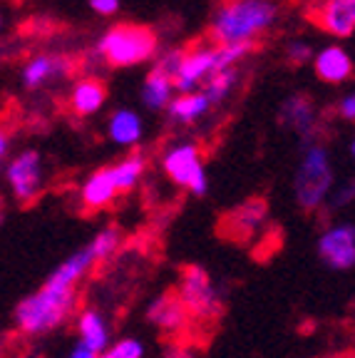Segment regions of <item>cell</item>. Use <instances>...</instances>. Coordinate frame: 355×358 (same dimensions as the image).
I'll list each match as a JSON object with an SVG mask.
<instances>
[{
    "instance_id": "obj_10",
    "label": "cell",
    "mask_w": 355,
    "mask_h": 358,
    "mask_svg": "<svg viewBox=\"0 0 355 358\" xmlns=\"http://www.w3.org/2000/svg\"><path fill=\"white\" fill-rule=\"evenodd\" d=\"M278 120L281 124H286L289 129H294L296 134H300L308 142H316L318 132V112H316V105L305 95H291L281 102V110H278Z\"/></svg>"
},
{
    "instance_id": "obj_4",
    "label": "cell",
    "mask_w": 355,
    "mask_h": 358,
    "mask_svg": "<svg viewBox=\"0 0 355 358\" xmlns=\"http://www.w3.org/2000/svg\"><path fill=\"white\" fill-rule=\"evenodd\" d=\"M335 187V169L331 152L323 142H308L303 147L294 172V199L305 212H316L328 201Z\"/></svg>"
},
{
    "instance_id": "obj_19",
    "label": "cell",
    "mask_w": 355,
    "mask_h": 358,
    "mask_svg": "<svg viewBox=\"0 0 355 358\" xmlns=\"http://www.w3.org/2000/svg\"><path fill=\"white\" fill-rule=\"evenodd\" d=\"M92 266H94L92 257H89V252L82 246V249H78V252L70 254L65 262L57 264V266L52 268V274L48 276V281H50V284L62 286V289H75V291H78L80 281L89 274V268H92Z\"/></svg>"
},
{
    "instance_id": "obj_18",
    "label": "cell",
    "mask_w": 355,
    "mask_h": 358,
    "mask_svg": "<svg viewBox=\"0 0 355 358\" xmlns=\"http://www.w3.org/2000/svg\"><path fill=\"white\" fill-rule=\"evenodd\" d=\"M105 102H107V87L97 78L78 80L73 92H70V110L78 117H92V115H97L105 107Z\"/></svg>"
},
{
    "instance_id": "obj_23",
    "label": "cell",
    "mask_w": 355,
    "mask_h": 358,
    "mask_svg": "<svg viewBox=\"0 0 355 358\" xmlns=\"http://www.w3.org/2000/svg\"><path fill=\"white\" fill-rule=\"evenodd\" d=\"M145 169H147V157L134 152L129 157H122L119 162L110 164V172L112 179H115V187L117 192H132L139 187L142 177H145Z\"/></svg>"
},
{
    "instance_id": "obj_31",
    "label": "cell",
    "mask_w": 355,
    "mask_h": 358,
    "mask_svg": "<svg viewBox=\"0 0 355 358\" xmlns=\"http://www.w3.org/2000/svg\"><path fill=\"white\" fill-rule=\"evenodd\" d=\"M335 110H338V117H343L345 122H353L355 120V95L353 92H345V95L338 100V105H335Z\"/></svg>"
},
{
    "instance_id": "obj_26",
    "label": "cell",
    "mask_w": 355,
    "mask_h": 358,
    "mask_svg": "<svg viewBox=\"0 0 355 358\" xmlns=\"http://www.w3.org/2000/svg\"><path fill=\"white\" fill-rule=\"evenodd\" d=\"M145 353L147 348L142 338H137V336H122V338L112 341L97 358H145Z\"/></svg>"
},
{
    "instance_id": "obj_3",
    "label": "cell",
    "mask_w": 355,
    "mask_h": 358,
    "mask_svg": "<svg viewBox=\"0 0 355 358\" xmlns=\"http://www.w3.org/2000/svg\"><path fill=\"white\" fill-rule=\"evenodd\" d=\"M251 50H254V45L241 43V45H199L194 50L184 52L177 73L172 75L174 95H187V92L201 90V85L211 75L219 73V70L236 67Z\"/></svg>"
},
{
    "instance_id": "obj_32",
    "label": "cell",
    "mask_w": 355,
    "mask_h": 358,
    "mask_svg": "<svg viewBox=\"0 0 355 358\" xmlns=\"http://www.w3.org/2000/svg\"><path fill=\"white\" fill-rule=\"evenodd\" d=\"M65 358H97L92 351H87L85 346H80V343H73L70 346V351H67V356Z\"/></svg>"
},
{
    "instance_id": "obj_30",
    "label": "cell",
    "mask_w": 355,
    "mask_h": 358,
    "mask_svg": "<svg viewBox=\"0 0 355 358\" xmlns=\"http://www.w3.org/2000/svg\"><path fill=\"white\" fill-rule=\"evenodd\" d=\"M89 3V10L94 13V15L100 17H112L119 13V8H122V0H87Z\"/></svg>"
},
{
    "instance_id": "obj_34",
    "label": "cell",
    "mask_w": 355,
    "mask_h": 358,
    "mask_svg": "<svg viewBox=\"0 0 355 358\" xmlns=\"http://www.w3.org/2000/svg\"><path fill=\"white\" fill-rule=\"evenodd\" d=\"M169 358H194V353L189 351V348H172Z\"/></svg>"
},
{
    "instance_id": "obj_33",
    "label": "cell",
    "mask_w": 355,
    "mask_h": 358,
    "mask_svg": "<svg viewBox=\"0 0 355 358\" xmlns=\"http://www.w3.org/2000/svg\"><path fill=\"white\" fill-rule=\"evenodd\" d=\"M8 152H10V134L0 127V164H3V159L8 157Z\"/></svg>"
},
{
    "instance_id": "obj_1",
    "label": "cell",
    "mask_w": 355,
    "mask_h": 358,
    "mask_svg": "<svg viewBox=\"0 0 355 358\" xmlns=\"http://www.w3.org/2000/svg\"><path fill=\"white\" fill-rule=\"evenodd\" d=\"M276 0H222L211 13L214 45H254L278 22Z\"/></svg>"
},
{
    "instance_id": "obj_6",
    "label": "cell",
    "mask_w": 355,
    "mask_h": 358,
    "mask_svg": "<svg viewBox=\"0 0 355 358\" xmlns=\"http://www.w3.org/2000/svg\"><path fill=\"white\" fill-rule=\"evenodd\" d=\"M161 169L172 185L184 187L189 194L206 196L209 192V174H206L201 150L196 142L179 140L161 152Z\"/></svg>"
},
{
    "instance_id": "obj_9",
    "label": "cell",
    "mask_w": 355,
    "mask_h": 358,
    "mask_svg": "<svg viewBox=\"0 0 355 358\" xmlns=\"http://www.w3.org/2000/svg\"><path fill=\"white\" fill-rule=\"evenodd\" d=\"M316 252L333 271H350L355 266V227L353 222H335L318 234Z\"/></svg>"
},
{
    "instance_id": "obj_22",
    "label": "cell",
    "mask_w": 355,
    "mask_h": 358,
    "mask_svg": "<svg viewBox=\"0 0 355 358\" xmlns=\"http://www.w3.org/2000/svg\"><path fill=\"white\" fill-rule=\"evenodd\" d=\"M266 217H268L266 204H263L261 199H249V201H244L241 207L233 209V214L229 217V224H231V229L236 231V234L251 236L263 229Z\"/></svg>"
},
{
    "instance_id": "obj_2",
    "label": "cell",
    "mask_w": 355,
    "mask_h": 358,
    "mask_svg": "<svg viewBox=\"0 0 355 358\" xmlns=\"http://www.w3.org/2000/svg\"><path fill=\"white\" fill-rule=\"evenodd\" d=\"M78 308V291L62 289L45 281L35 294L25 296L15 306V329L25 336H45L60 329Z\"/></svg>"
},
{
    "instance_id": "obj_17",
    "label": "cell",
    "mask_w": 355,
    "mask_h": 358,
    "mask_svg": "<svg viewBox=\"0 0 355 358\" xmlns=\"http://www.w3.org/2000/svg\"><path fill=\"white\" fill-rule=\"evenodd\" d=\"M73 70V65L65 60V57L55 55H35L30 57L25 65H22L20 80L28 90H40L43 85L52 83L57 78H65L67 73Z\"/></svg>"
},
{
    "instance_id": "obj_15",
    "label": "cell",
    "mask_w": 355,
    "mask_h": 358,
    "mask_svg": "<svg viewBox=\"0 0 355 358\" xmlns=\"http://www.w3.org/2000/svg\"><path fill=\"white\" fill-rule=\"evenodd\" d=\"M147 321H150L154 329L164 331V334H182L189 326V313L182 306L177 296H157L154 301L147 306Z\"/></svg>"
},
{
    "instance_id": "obj_27",
    "label": "cell",
    "mask_w": 355,
    "mask_h": 358,
    "mask_svg": "<svg viewBox=\"0 0 355 358\" xmlns=\"http://www.w3.org/2000/svg\"><path fill=\"white\" fill-rule=\"evenodd\" d=\"M313 48L308 40H291L289 45H286V57H289V62H294V65H305V62L313 60Z\"/></svg>"
},
{
    "instance_id": "obj_36",
    "label": "cell",
    "mask_w": 355,
    "mask_h": 358,
    "mask_svg": "<svg viewBox=\"0 0 355 358\" xmlns=\"http://www.w3.org/2000/svg\"><path fill=\"white\" fill-rule=\"evenodd\" d=\"M3 25H6V17H3V10H0V30H3Z\"/></svg>"
},
{
    "instance_id": "obj_25",
    "label": "cell",
    "mask_w": 355,
    "mask_h": 358,
    "mask_svg": "<svg viewBox=\"0 0 355 358\" xmlns=\"http://www.w3.org/2000/svg\"><path fill=\"white\" fill-rule=\"evenodd\" d=\"M119 244H122L119 229H117V227H105V229H100L87 244H85V249L89 252V257H92L94 264H100V262H105V259L115 257Z\"/></svg>"
},
{
    "instance_id": "obj_21",
    "label": "cell",
    "mask_w": 355,
    "mask_h": 358,
    "mask_svg": "<svg viewBox=\"0 0 355 358\" xmlns=\"http://www.w3.org/2000/svg\"><path fill=\"white\" fill-rule=\"evenodd\" d=\"M174 97V85L167 73H161L159 67H152L142 83V105L150 112H164Z\"/></svg>"
},
{
    "instance_id": "obj_29",
    "label": "cell",
    "mask_w": 355,
    "mask_h": 358,
    "mask_svg": "<svg viewBox=\"0 0 355 358\" xmlns=\"http://www.w3.org/2000/svg\"><path fill=\"white\" fill-rule=\"evenodd\" d=\"M353 194H355L353 182H345V185H340V187H333V192H331L326 204H331L333 209H343L353 201Z\"/></svg>"
},
{
    "instance_id": "obj_13",
    "label": "cell",
    "mask_w": 355,
    "mask_h": 358,
    "mask_svg": "<svg viewBox=\"0 0 355 358\" xmlns=\"http://www.w3.org/2000/svg\"><path fill=\"white\" fill-rule=\"evenodd\" d=\"M107 140L117 147H137L145 140V120L132 107H117L105 124Z\"/></svg>"
},
{
    "instance_id": "obj_11",
    "label": "cell",
    "mask_w": 355,
    "mask_h": 358,
    "mask_svg": "<svg viewBox=\"0 0 355 358\" xmlns=\"http://www.w3.org/2000/svg\"><path fill=\"white\" fill-rule=\"evenodd\" d=\"M313 73L326 85H343L353 78V57L343 45H326L313 52Z\"/></svg>"
},
{
    "instance_id": "obj_20",
    "label": "cell",
    "mask_w": 355,
    "mask_h": 358,
    "mask_svg": "<svg viewBox=\"0 0 355 358\" xmlns=\"http://www.w3.org/2000/svg\"><path fill=\"white\" fill-rule=\"evenodd\" d=\"M209 110L211 102L206 100L201 90H196V92H187V95H174L164 112L174 124H194L204 120Z\"/></svg>"
},
{
    "instance_id": "obj_14",
    "label": "cell",
    "mask_w": 355,
    "mask_h": 358,
    "mask_svg": "<svg viewBox=\"0 0 355 358\" xmlns=\"http://www.w3.org/2000/svg\"><path fill=\"white\" fill-rule=\"evenodd\" d=\"M316 22L333 38H353L355 33V0H323Z\"/></svg>"
},
{
    "instance_id": "obj_37",
    "label": "cell",
    "mask_w": 355,
    "mask_h": 358,
    "mask_svg": "<svg viewBox=\"0 0 355 358\" xmlns=\"http://www.w3.org/2000/svg\"><path fill=\"white\" fill-rule=\"evenodd\" d=\"M331 358H348V356H331Z\"/></svg>"
},
{
    "instance_id": "obj_8",
    "label": "cell",
    "mask_w": 355,
    "mask_h": 358,
    "mask_svg": "<svg viewBox=\"0 0 355 358\" xmlns=\"http://www.w3.org/2000/svg\"><path fill=\"white\" fill-rule=\"evenodd\" d=\"M179 301L187 308V313L194 316H204L211 319L222 311V294H219L217 284L211 281V276L206 274V268L201 266H187L179 281Z\"/></svg>"
},
{
    "instance_id": "obj_5",
    "label": "cell",
    "mask_w": 355,
    "mask_h": 358,
    "mask_svg": "<svg viewBox=\"0 0 355 358\" xmlns=\"http://www.w3.org/2000/svg\"><path fill=\"white\" fill-rule=\"evenodd\" d=\"M159 50V40L145 25L119 22L110 28L97 43V52L110 67H137L142 62L154 60Z\"/></svg>"
},
{
    "instance_id": "obj_35",
    "label": "cell",
    "mask_w": 355,
    "mask_h": 358,
    "mask_svg": "<svg viewBox=\"0 0 355 358\" xmlns=\"http://www.w3.org/2000/svg\"><path fill=\"white\" fill-rule=\"evenodd\" d=\"M348 155H350V157H355V142H353V140L348 142Z\"/></svg>"
},
{
    "instance_id": "obj_7",
    "label": "cell",
    "mask_w": 355,
    "mask_h": 358,
    "mask_svg": "<svg viewBox=\"0 0 355 358\" xmlns=\"http://www.w3.org/2000/svg\"><path fill=\"white\" fill-rule=\"evenodd\" d=\"M6 185L20 204H30L45 189V162L38 150H22L6 162Z\"/></svg>"
},
{
    "instance_id": "obj_24",
    "label": "cell",
    "mask_w": 355,
    "mask_h": 358,
    "mask_svg": "<svg viewBox=\"0 0 355 358\" xmlns=\"http://www.w3.org/2000/svg\"><path fill=\"white\" fill-rule=\"evenodd\" d=\"M236 87H239V73H236V67H229V70H219V73L211 75V78L201 85V92H204V97L211 102V107H214V105H219V102L229 100Z\"/></svg>"
},
{
    "instance_id": "obj_12",
    "label": "cell",
    "mask_w": 355,
    "mask_h": 358,
    "mask_svg": "<svg viewBox=\"0 0 355 358\" xmlns=\"http://www.w3.org/2000/svg\"><path fill=\"white\" fill-rule=\"evenodd\" d=\"M75 331H78V341L75 343L92 351L94 356H100L112 343V326L100 308H82L78 313V319H75Z\"/></svg>"
},
{
    "instance_id": "obj_28",
    "label": "cell",
    "mask_w": 355,
    "mask_h": 358,
    "mask_svg": "<svg viewBox=\"0 0 355 358\" xmlns=\"http://www.w3.org/2000/svg\"><path fill=\"white\" fill-rule=\"evenodd\" d=\"M182 55H184V50H179V48H172V50H164L159 57H157L154 67H159L161 73H167L169 78H172V75L177 73L179 62H182Z\"/></svg>"
},
{
    "instance_id": "obj_16",
    "label": "cell",
    "mask_w": 355,
    "mask_h": 358,
    "mask_svg": "<svg viewBox=\"0 0 355 358\" xmlns=\"http://www.w3.org/2000/svg\"><path fill=\"white\" fill-rule=\"evenodd\" d=\"M117 187H115V179H112L110 167H100L94 169L87 179L82 182L80 187V201H82V207L89 209V212H102L117 199Z\"/></svg>"
}]
</instances>
